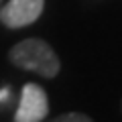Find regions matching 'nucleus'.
<instances>
[{"label":"nucleus","instance_id":"f257e3e1","mask_svg":"<svg viewBox=\"0 0 122 122\" xmlns=\"http://www.w3.org/2000/svg\"><path fill=\"white\" fill-rule=\"evenodd\" d=\"M8 61L14 67L39 73L41 77L53 79L61 69V61L53 47L43 39H25L12 45L8 51Z\"/></svg>","mask_w":122,"mask_h":122},{"label":"nucleus","instance_id":"f03ea898","mask_svg":"<svg viewBox=\"0 0 122 122\" xmlns=\"http://www.w3.org/2000/svg\"><path fill=\"white\" fill-rule=\"evenodd\" d=\"M49 114L47 92L37 83H25L14 122H43Z\"/></svg>","mask_w":122,"mask_h":122},{"label":"nucleus","instance_id":"7ed1b4c3","mask_svg":"<svg viewBox=\"0 0 122 122\" xmlns=\"http://www.w3.org/2000/svg\"><path fill=\"white\" fill-rule=\"evenodd\" d=\"M45 0H8L0 10V20L8 29L29 26L43 14Z\"/></svg>","mask_w":122,"mask_h":122},{"label":"nucleus","instance_id":"20e7f679","mask_svg":"<svg viewBox=\"0 0 122 122\" xmlns=\"http://www.w3.org/2000/svg\"><path fill=\"white\" fill-rule=\"evenodd\" d=\"M49 122H94L87 114H81V112H67V114H61V116L53 118Z\"/></svg>","mask_w":122,"mask_h":122}]
</instances>
